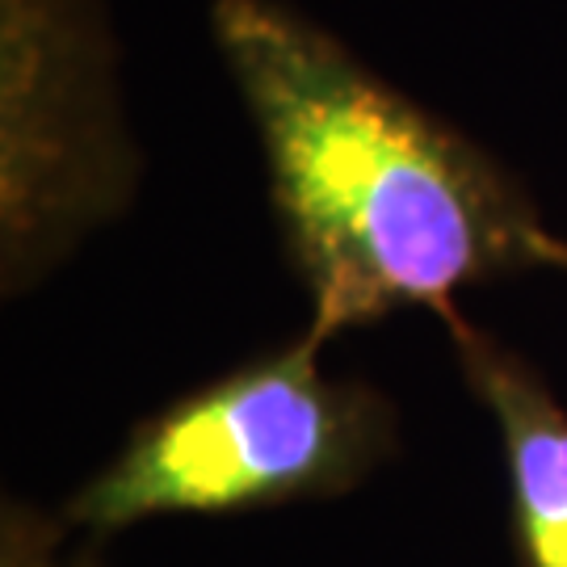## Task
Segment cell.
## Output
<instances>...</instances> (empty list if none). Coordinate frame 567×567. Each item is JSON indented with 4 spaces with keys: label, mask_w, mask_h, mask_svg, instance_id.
<instances>
[{
    "label": "cell",
    "mask_w": 567,
    "mask_h": 567,
    "mask_svg": "<svg viewBox=\"0 0 567 567\" xmlns=\"http://www.w3.org/2000/svg\"><path fill=\"white\" fill-rule=\"evenodd\" d=\"M386 404L320 370L299 337L152 416L72 501L84 529H126L173 513H231L332 496L386 454Z\"/></svg>",
    "instance_id": "7a4b0ae2"
},
{
    "label": "cell",
    "mask_w": 567,
    "mask_h": 567,
    "mask_svg": "<svg viewBox=\"0 0 567 567\" xmlns=\"http://www.w3.org/2000/svg\"><path fill=\"white\" fill-rule=\"evenodd\" d=\"M126 143L89 0H0V227L9 290L114 215Z\"/></svg>",
    "instance_id": "3957f363"
},
{
    "label": "cell",
    "mask_w": 567,
    "mask_h": 567,
    "mask_svg": "<svg viewBox=\"0 0 567 567\" xmlns=\"http://www.w3.org/2000/svg\"><path fill=\"white\" fill-rule=\"evenodd\" d=\"M0 567H84V559H68L60 550V534L34 513L9 508L0 529Z\"/></svg>",
    "instance_id": "5b68a950"
},
{
    "label": "cell",
    "mask_w": 567,
    "mask_h": 567,
    "mask_svg": "<svg viewBox=\"0 0 567 567\" xmlns=\"http://www.w3.org/2000/svg\"><path fill=\"white\" fill-rule=\"evenodd\" d=\"M215 47L261 140L269 194L324 344L475 282L567 269L529 194L341 39L282 0H215Z\"/></svg>",
    "instance_id": "6da1fadb"
},
{
    "label": "cell",
    "mask_w": 567,
    "mask_h": 567,
    "mask_svg": "<svg viewBox=\"0 0 567 567\" xmlns=\"http://www.w3.org/2000/svg\"><path fill=\"white\" fill-rule=\"evenodd\" d=\"M466 386L496 421L526 567H567V412L513 349L442 311Z\"/></svg>",
    "instance_id": "277c9868"
}]
</instances>
